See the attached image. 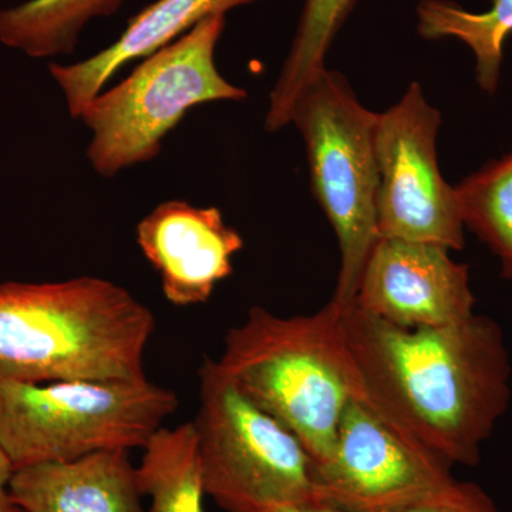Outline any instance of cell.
I'll return each instance as SVG.
<instances>
[{
  "mask_svg": "<svg viewBox=\"0 0 512 512\" xmlns=\"http://www.w3.org/2000/svg\"><path fill=\"white\" fill-rule=\"evenodd\" d=\"M342 319L366 403L450 466L476 467L511 402L500 325L474 313L439 328H402L355 303Z\"/></svg>",
  "mask_w": 512,
  "mask_h": 512,
  "instance_id": "1",
  "label": "cell"
},
{
  "mask_svg": "<svg viewBox=\"0 0 512 512\" xmlns=\"http://www.w3.org/2000/svg\"><path fill=\"white\" fill-rule=\"evenodd\" d=\"M147 305L97 276L0 284V370L30 383L144 377Z\"/></svg>",
  "mask_w": 512,
  "mask_h": 512,
  "instance_id": "2",
  "label": "cell"
},
{
  "mask_svg": "<svg viewBox=\"0 0 512 512\" xmlns=\"http://www.w3.org/2000/svg\"><path fill=\"white\" fill-rule=\"evenodd\" d=\"M215 362L249 402L291 431L315 466L332 454L346 406L366 402L342 309L332 301L288 318L254 306L228 330Z\"/></svg>",
  "mask_w": 512,
  "mask_h": 512,
  "instance_id": "3",
  "label": "cell"
},
{
  "mask_svg": "<svg viewBox=\"0 0 512 512\" xmlns=\"http://www.w3.org/2000/svg\"><path fill=\"white\" fill-rule=\"evenodd\" d=\"M177 407L147 376L30 383L0 370V444L15 470L144 448Z\"/></svg>",
  "mask_w": 512,
  "mask_h": 512,
  "instance_id": "4",
  "label": "cell"
},
{
  "mask_svg": "<svg viewBox=\"0 0 512 512\" xmlns=\"http://www.w3.org/2000/svg\"><path fill=\"white\" fill-rule=\"evenodd\" d=\"M224 29L225 15L202 20L84 107L79 120L92 133L87 160L97 174L113 178L153 161L194 107L247 99V90L229 83L215 63Z\"/></svg>",
  "mask_w": 512,
  "mask_h": 512,
  "instance_id": "5",
  "label": "cell"
},
{
  "mask_svg": "<svg viewBox=\"0 0 512 512\" xmlns=\"http://www.w3.org/2000/svg\"><path fill=\"white\" fill-rule=\"evenodd\" d=\"M377 113L360 103L346 77L326 69L296 100L291 124L305 141L311 187L335 229L340 269L332 301L348 309L376 242Z\"/></svg>",
  "mask_w": 512,
  "mask_h": 512,
  "instance_id": "6",
  "label": "cell"
},
{
  "mask_svg": "<svg viewBox=\"0 0 512 512\" xmlns=\"http://www.w3.org/2000/svg\"><path fill=\"white\" fill-rule=\"evenodd\" d=\"M205 495L227 512H268L316 498L315 463L299 440L249 402L217 362L200 367L192 420Z\"/></svg>",
  "mask_w": 512,
  "mask_h": 512,
  "instance_id": "7",
  "label": "cell"
},
{
  "mask_svg": "<svg viewBox=\"0 0 512 512\" xmlns=\"http://www.w3.org/2000/svg\"><path fill=\"white\" fill-rule=\"evenodd\" d=\"M440 111L419 83L377 113L375 151L379 238L427 242L451 251L464 248V222L456 188L444 180L437 160Z\"/></svg>",
  "mask_w": 512,
  "mask_h": 512,
  "instance_id": "8",
  "label": "cell"
},
{
  "mask_svg": "<svg viewBox=\"0 0 512 512\" xmlns=\"http://www.w3.org/2000/svg\"><path fill=\"white\" fill-rule=\"evenodd\" d=\"M451 467L352 400L332 454L315 466L316 498L348 512H400L453 480Z\"/></svg>",
  "mask_w": 512,
  "mask_h": 512,
  "instance_id": "9",
  "label": "cell"
},
{
  "mask_svg": "<svg viewBox=\"0 0 512 512\" xmlns=\"http://www.w3.org/2000/svg\"><path fill=\"white\" fill-rule=\"evenodd\" d=\"M448 249L379 238L367 259L355 305L402 328H439L474 315L470 272Z\"/></svg>",
  "mask_w": 512,
  "mask_h": 512,
  "instance_id": "10",
  "label": "cell"
},
{
  "mask_svg": "<svg viewBox=\"0 0 512 512\" xmlns=\"http://www.w3.org/2000/svg\"><path fill=\"white\" fill-rule=\"evenodd\" d=\"M136 241L160 275L165 299L180 308L207 302L244 248L241 234L217 207L184 200L158 204L138 222Z\"/></svg>",
  "mask_w": 512,
  "mask_h": 512,
  "instance_id": "11",
  "label": "cell"
},
{
  "mask_svg": "<svg viewBox=\"0 0 512 512\" xmlns=\"http://www.w3.org/2000/svg\"><path fill=\"white\" fill-rule=\"evenodd\" d=\"M9 493L22 512H146L138 467L127 450L19 468Z\"/></svg>",
  "mask_w": 512,
  "mask_h": 512,
  "instance_id": "12",
  "label": "cell"
},
{
  "mask_svg": "<svg viewBox=\"0 0 512 512\" xmlns=\"http://www.w3.org/2000/svg\"><path fill=\"white\" fill-rule=\"evenodd\" d=\"M254 2L258 0H157L128 20L109 47L82 62L50 63L49 72L62 90L70 116L79 119L84 107L126 64L146 59L210 16Z\"/></svg>",
  "mask_w": 512,
  "mask_h": 512,
  "instance_id": "13",
  "label": "cell"
},
{
  "mask_svg": "<svg viewBox=\"0 0 512 512\" xmlns=\"http://www.w3.org/2000/svg\"><path fill=\"white\" fill-rule=\"evenodd\" d=\"M124 0H28L0 10V43L32 59L72 55L90 20L109 18Z\"/></svg>",
  "mask_w": 512,
  "mask_h": 512,
  "instance_id": "14",
  "label": "cell"
},
{
  "mask_svg": "<svg viewBox=\"0 0 512 512\" xmlns=\"http://www.w3.org/2000/svg\"><path fill=\"white\" fill-rule=\"evenodd\" d=\"M357 0H305L301 20L281 74L269 94L265 128L269 133L291 124V114L303 90L325 72L330 46Z\"/></svg>",
  "mask_w": 512,
  "mask_h": 512,
  "instance_id": "15",
  "label": "cell"
},
{
  "mask_svg": "<svg viewBox=\"0 0 512 512\" xmlns=\"http://www.w3.org/2000/svg\"><path fill=\"white\" fill-rule=\"evenodd\" d=\"M490 2L487 12L473 13L448 0H421L417 30L424 39L454 37L470 47L478 86L493 94L500 83L505 40L512 33V0Z\"/></svg>",
  "mask_w": 512,
  "mask_h": 512,
  "instance_id": "16",
  "label": "cell"
},
{
  "mask_svg": "<svg viewBox=\"0 0 512 512\" xmlns=\"http://www.w3.org/2000/svg\"><path fill=\"white\" fill-rule=\"evenodd\" d=\"M138 466L141 490L150 497L148 512H205L204 485L192 421L151 437Z\"/></svg>",
  "mask_w": 512,
  "mask_h": 512,
  "instance_id": "17",
  "label": "cell"
},
{
  "mask_svg": "<svg viewBox=\"0 0 512 512\" xmlns=\"http://www.w3.org/2000/svg\"><path fill=\"white\" fill-rule=\"evenodd\" d=\"M454 188L464 227L487 244L500 258L503 275L512 278V151Z\"/></svg>",
  "mask_w": 512,
  "mask_h": 512,
  "instance_id": "18",
  "label": "cell"
},
{
  "mask_svg": "<svg viewBox=\"0 0 512 512\" xmlns=\"http://www.w3.org/2000/svg\"><path fill=\"white\" fill-rule=\"evenodd\" d=\"M400 512H501L483 487L470 481H448L439 490Z\"/></svg>",
  "mask_w": 512,
  "mask_h": 512,
  "instance_id": "19",
  "label": "cell"
},
{
  "mask_svg": "<svg viewBox=\"0 0 512 512\" xmlns=\"http://www.w3.org/2000/svg\"><path fill=\"white\" fill-rule=\"evenodd\" d=\"M13 473H15V468H13L12 461L9 460L8 454L0 444V512L19 511V508L13 504L9 493V484Z\"/></svg>",
  "mask_w": 512,
  "mask_h": 512,
  "instance_id": "20",
  "label": "cell"
},
{
  "mask_svg": "<svg viewBox=\"0 0 512 512\" xmlns=\"http://www.w3.org/2000/svg\"><path fill=\"white\" fill-rule=\"evenodd\" d=\"M268 512H348L342 510V508L333 507L326 503H320V501H313V503L302 504V505H284V507L274 508V510Z\"/></svg>",
  "mask_w": 512,
  "mask_h": 512,
  "instance_id": "21",
  "label": "cell"
},
{
  "mask_svg": "<svg viewBox=\"0 0 512 512\" xmlns=\"http://www.w3.org/2000/svg\"><path fill=\"white\" fill-rule=\"evenodd\" d=\"M18 512H22V511L19 510Z\"/></svg>",
  "mask_w": 512,
  "mask_h": 512,
  "instance_id": "22",
  "label": "cell"
}]
</instances>
